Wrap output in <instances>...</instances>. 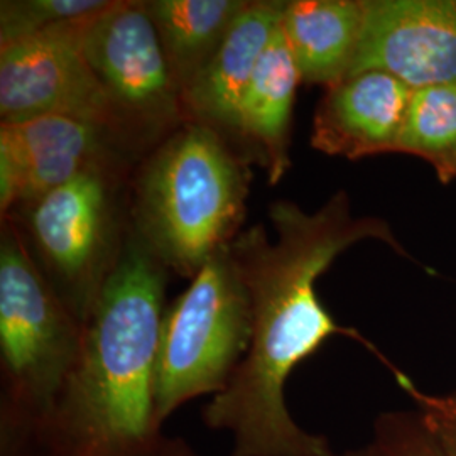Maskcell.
<instances>
[{
  "label": "cell",
  "mask_w": 456,
  "mask_h": 456,
  "mask_svg": "<svg viewBox=\"0 0 456 456\" xmlns=\"http://www.w3.org/2000/svg\"><path fill=\"white\" fill-rule=\"evenodd\" d=\"M269 218L274 242L265 228L254 225L230 244L250 299V345L201 418L208 429L230 435V456H335L325 436L294 421L284 395L289 375L337 335L363 343L389 369L392 363L357 330L337 323L320 301L316 282L362 240H380L409 256L387 222L354 216L345 191L314 212L281 200L271 205Z\"/></svg>",
  "instance_id": "cell-1"
},
{
  "label": "cell",
  "mask_w": 456,
  "mask_h": 456,
  "mask_svg": "<svg viewBox=\"0 0 456 456\" xmlns=\"http://www.w3.org/2000/svg\"><path fill=\"white\" fill-rule=\"evenodd\" d=\"M384 71L411 90L456 83V0H365L348 77Z\"/></svg>",
  "instance_id": "cell-9"
},
{
  "label": "cell",
  "mask_w": 456,
  "mask_h": 456,
  "mask_svg": "<svg viewBox=\"0 0 456 456\" xmlns=\"http://www.w3.org/2000/svg\"><path fill=\"white\" fill-rule=\"evenodd\" d=\"M75 37L135 146L164 141L184 124L180 88L144 2L114 0Z\"/></svg>",
  "instance_id": "cell-7"
},
{
  "label": "cell",
  "mask_w": 456,
  "mask_h": 456,
  "mask_svg": "<svg viewBox=\"0 0 456 456\" xmlns=\"http://www.w3.org/2000/svg\"><path fill=\"white\" fill-rule=\"evenodd\" d=\"M82 24L0 48V120L16 126L46 115L78 117L139 149L77 43Z\"/></svg>",
  "instance_id": "cell-8"
},
{
  "label": "cell",
  "mask_w": 456,
  "mask_h": 456,
  "mask_svg": "<svg viewBox=\"0 0 456 456\" xmlns=\"http://www.w3.org/2000/svg\"><path fill=\"white\" fill-rule=\"evenodd\" d=\"M335 456H375V453L374 450H372V446H370V444H367V446L359 448V450H350V452H345L342 455Z\"/></svg>",
  "instance_id": "cell-22"
},
{
  "label": "cell",
  "mask_w": 456,
  "mask_h": 456,
  "mask_svg": "<svg viewBox=\"0 0 456 456\" xmlns=\"http://www.w3.org/2000/svg\"><path fill=\"white\" fill-rule=\"evenodd\" d=\"M301 83L293 53L279 26L262 54L239 109V144L277 184L291 169L296 90Z\"/></svg>",
  "instance_id": "cell-13"
},
{
  "label": "cell",
  "mask_w": 456,
  "mask_h": 456,
  "mask_svg": "<svg viewBox=\"0 0 456 456\" xmlns=\"http://www.w3.org/2000/svg\"><path fill=\"white\" fill-rule=\"evenodd\" d=\"M120 173H83L16 210L24 215L41 271L83 325L126 244L118 242Z\"/></svg>",
  "instance_id": "cell-6"
},
{
  "label": "cell",
  "mask_w": 456,
  "mask_h": 456,
  "mask_svg": "<svg viewBox=\"0 0 456 456\" xmlns=\"http://www.w3.org/2000/svg\"><path fill=\"white\" fill-rule=\"evenodd\" d=\"M250 178L224 135L184 122L139 169L129 232L166 271L193 279L239 235Z\"/></svg>",
  "instance_id": "cell-3"
},
{
  "label": "cell",
  "mask_w": 456,
  "mask_h": 456,
  "mask_svg": "<svg viewBox=\"0 0 456 456\" xmlns=\"http://www.w3.org/2000/svg\"><path fill=\"white\" fill-rule=\"evenodd\" d=\"M5 126L26 167V181L17 208L95 169L122 171L132 147L115 132L68 115H46ZM16 208V210H17ZM14 210V212H16Z\"/></svg>",
  "instance_id": "cell-12"
},
{
  "label": "cell",
  "mask_w": 456,
  "mask_h": 456,
  "mask_svg": "<svg viewBox=\"0 0 456 456\" xmlns=\"http://www.w3.org/2000/svg\"><path fill=\"white\" fill-rule=\"evenodd\" d=\"M85 325L54 291L11 222L0 240L2 456L37 453L80 359Z\"/></svg>",
  "instance_id": "cell-4"
},
{
  "label": "cell",
  "mask_w": 456,
  "mask_h": 456,
  "mask_svg": "<svg viewBox=\"0 0 456 456\" xmlns=\"http://www.w3.org/2000/svg\"><path fill=\"white\" fill-rule=\"evenodd\" d=\"M26 167L16 142L5 126H0V212L9 218L20 203Z\"/></svg>",
  "instance_id": "cell-20"
},
{
  "label": "cell",
  "mask_w": 456,
  "mask_h": 456,
  "mask_svg": "<svg viewBox=\"0 0 456 456\" xmlns=\"http://www.w3.org/2000/svg\"><path fill=\"white\" fill-rule=\"evenodd\" d=\"M365 0H289L281 28L301 82L330 88L345 80L355 61Z\"/></svg>",
  "instance_id": "cell-14"
},
{
  "label": "cell",
  "mask_w": 456,
  "mask_h": 456,
  "mask_svg": "<svg viewBox=\"0 0 456 456\" xmlns=\"http://www.w3.org/2000/svg\"><path fill=\"white\" fill-rule=\"evenodd\" d=\"M126 456H200L193 450V446L183 438H167V436H158L146 448Z\"/></svg>",
  "instance_id": "cell-21"
},
{
  "label": "cell",
  "mask_w": 456,
  "mask_h": 456,
  "mask_svg": "<svg viewBox=\"0 0 456 456\" xmlns=\"http://www.w3.org/2000/svg\"><path fill=\"white\" fill-rule=\"evenodd\" d=\"M282 7L277 0H248L212 60L181 94L184 122L207 126L235 147L240 100L281 26Z\"/></svg>",
  "instance_id": "cell-11"
},
{
  "label": "cell",
  "mask_w": 456,
  "mask_h": 456,
  "mask_svg": "<svg viewBox=\"0 0 456 456\" xmlns=\"http://www.w3.org/2000/svg\"><path fill=\"white\" fill-rule=\"evenodd\" d=\"M114 0H2L0 48L78 26Z\"/></svg>",
  "instance_id": "cell-17"
},
{
  "label": "cell",
  "mask_w": 456,
  "mask_h": 456,
  "mask_svg": "<svg viewBox=\"0 0 456 456\" xmlns=\"http://www.w3.org/2000/svg\"><path fill=\"white\" fill-rule=\"evenodd\" d=\"M166 269L131 232L90 313L80 359L41 436L37 455L126 456L151 444Z\"/></svg>",
  "instance_id": "cell-2"
},
{
  "label": "cell",
  "mask_w": 456,
  "mask_h": 456,
  "mask_svg": "<svg viewBox=\"0 0 456 456\" xmlns=\"http://www.w3.org/2000/svg\"><path fill=\"white\" fill-rule=\"evenodd\" d=\"M412 92L384 71L346 77L320 100L311 146L350 161L397 152Z\"/></svg>",
  "instance_id": "cell-10"
},
{
  "label": "cell",
  "mask_w": 456,
  "mask_h": 456,
  "mask_svg": "<svg viewBox=\"0 0 456 456\" xmlns=\"http://www.w3.org/2000/svg\"><path fill=\"white\" fill-rule=\"evenodd\" d=\"M369 444L375 456H450L418 411H389L377 416Z\"/></svg>",
  "instance_id": "cell-18"
},
{
  "label": "cell",
  "mask_w": 456,
  "mask_h": 456,
  "mask_svg": "<svg viewBox=\"0 0 456 456\" xmlns=\"http://www.w3.org/2000/svg\"><path fill=\"white\" fill-rule=\"evenodd\" d=\"M397 152L431 164L443 184L456 180V83L412 92Z\"/></svg>",
  "instance_id": "cell-16"
},
{
  "label": "cell",
  "mask_w": 456,
  "mask_h": 456,
  "mask_svg": "<svg viewBox=\"0 0 456 456\" xmlns=\"http://www.w3.org/2000/svg\"><path fill=\"white\" fill-rule=\"evenodd\" d=\"M144 5L183 94L212 60L248 0H147Z\"/></svg>",
  "instance_id": "cell-15"
},
{
  "label": "cell",
  "mask_w": 456,
  "mask_h": 456,
  "mask_svg": "<svg viewBox=\"0 0 456 456\" xmlns=\"http://www.w3.org/2000/svg\"><path fill=\"white\" fill-rule=\"evenodd\" d=\"M399 387L408 392L418 406L424 423L435 433L450 456H456V394H428L421 391L408 375L403 374L395 367L392 369Z\"/></svg>",
  "instance_id": "cell-19"
},
{
  "label": "cell",
  "mask_w": 456,
  "mask_h": 456,
  "mask_svg": "<svg viewBox=\"0 0 456 456\" xmlns=\"http://www.w3.org/2000/svg\"><path fill=\"white\" fill-rule=\"evenodd\" d=\"M250 330V299L228 244L164 310L154 374L159 429L191 399L227 387L248 350Z\"/></svg>",
  "instance_id": "cell-5"
}]
</instances>
